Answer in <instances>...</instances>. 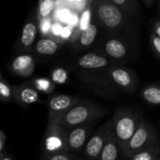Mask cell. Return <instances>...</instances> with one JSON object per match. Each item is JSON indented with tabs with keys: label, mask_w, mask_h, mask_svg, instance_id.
Instances as JSON below:
<instances>
[{
	"label": "cell",
	"mask_w": 160,
	"mask_h": 160,
	"mask_svg": "<svg viewBox=\"0 0 160 160\" xmlns=\"http://www.w3.org/2000/svg\"><path fill=\"white\" fill-rule=\"evenodd\" d=\"M143 115L128 109H118L112 116L113 130L121 147V154L138 129Z\"/></svg>",
	"instance_id": "obj_2"
},
{
	"label": "cell",
	"mask_w": 160,
	"mask_h": 160,
	"mask_svg": "<svg viewBox=\"0 0 160 160\" xmlns=\"http://www.w3.org/2000/svg\"><path fill=\"white\" fill-rule=\"evenodd\" d=\"M31 84L39 92L44 94H52L55 89V83L48 78L39 77L32 80Z\"/></svg>",
	"instance_id": "obj_21"
},
{
	"label": "cell",
	"mask_w": 160,
	"mask_h": 160,
	"mask_svg": "<svg viewBox=\"0 0 160 160\" xmlns=\"http://www.w3.org/2000/svg\"><path fill=\"white\" fill-rule=\"evenodd\" d=\"M74 1H75L77 4H82V3H83L85 6H87V5H88L89 3H91L93 0H74Z\"/></svg>",
	"instance_id": "obj_33"
},
{
	"label": "cell",
	"mask_w": 160,
	"mask_h": 160,
	"mask_svg": "<svg viewBox=\"0 0 160 160\" xmlns=\"http://www.w3.org/2000/svg\"><path fill=\"white\" fill-rule=\"evenodd\" d=\"M52 25V22L51 17L39 20V30H40L41 35L49 36V34L51 32Z\"/></svg>",
	"instance_id": "obj_27"
},
{
	"label": "cell",
	"mask_w": 160,
	"mask_h": 160,
	"mask_svg": "<svg viewBox=\"0 0 160 160\" xmlns=\"http://www.w3.org/2000/svg\"><path fill=\"white\" fill-rule=\"evenodd\" d=\"M121 155V147L118 142V139L114 133V130L111 131L108 139L104 144V147L101 151L98 159L101 160H116Z\"/></svg>",
	"instance_id": "obj_13"
},
{
	"label": "cell",
	"mask_w": 160,
	"mask_h": 160,
	"mask_svg": "<svg viewBox=\"0 0 160 160\" xmlns=\"http://www.w3.org/2000/svg\"><path fill=\"white\" fill-rule=\"evenodd\" d=\"M60 48L59 41L52 38H42L36 44V51L41 55H52Z\"/></svg>",
	"instance_id": "obj_16"
},
{
	"label": "cell",
	"mask_w": 160,
	"mask_h": 160,
	"mask_svg": "<svg viewBox=\"0 0 160 160\" xmlns=\"http://www.w3.org/2000/svg\"><path fill=\"white\" fill-rule=\"evenodd\" d=\"M69 129L54 123H48L43 142V152L45 158L57 153L69 151L68 145Z\"/></svg>",
	"instance_id": "obj_4"
},
{
	"label": "cell",
	"mask_w": 160,
	"mask_h": 160,
	"mask_svg": "<svg viewBox=\"0 0 160 160\" xmlns=\"http://www.w3.org/2000/svg\"><path fill=\"white\" fill-rule=\"evenodd\" d=\"M93 12L100 23L109 29L119 28L124 21L123 10L111 0H93Z\"/></svg>",
	"instance_id": "obj_5"
},
{
	"label": "cell",
	"mask_w": 160,
	"mask_h": 160,
	"mask_svg": "<svg viewBox=\"0 0 160 160\" xmlns=\"http://www.w3.org/2000/svg\"><path fill=\"white\" fill-rule=\"evenodd\" d=\"M131 160H160V144L148 146L133 154Z\"/></svg>",
	"instance_id": "obj_19"
},
{
	"label": "cell",
	"mask_w": 160,
	"mask_h": 160,
	"mask_svg": "<svg viewBox=\"0 0 160 160\" xmlns=\"http://www.w3.org/2000/svg\"><path fill=\"white\" fill-rule=\"evenodd\" d=\"M104 51L112 59H121L124 58L127 54V47L124 42L117 38L109 39L105 46Z\"/></svg>",
	"instance_id": "obj_15"
},
{
	"label": "cell",
	"mask_w": 160,
	"mask_h": 160,
	"mask_svg": "<svg viewBox=\"0 0 160 160\" xmlns=\"http://www.w3.org/2000/svg\"><path fill=\"white\" fill-rule=\"evenodd\" d=\"M51 80L55 84H65L68 82V72L63 68H55L51 72Z\"/></svg>",
	"instance_id": "obj_23"
},
{
	"label": "cell",
	"mask_w": 160,
	"mask_h": 160,
	"mask_svg": "<svg viewBox=\"0 0 160 160\" xmlns=\"http://www.w3.org/2000/svg\"><path fill=\"white\" fill-rule=\"evenodd\" d=\"M154 33L160 37V21H158L154 24Z\"/></svg>",
	"instance_id": "obj_32"
},
{
	"label": "cell",
	"mask_w": 160,
	"mask_h": 160,
	"mask_svg": "<svg viewBox=\"0 0 160 160\" xmlns=\"http://www.w3.org/2000/svg\"><path fill=\"white\" fill-rule=\"evenodd\" d=\"M117 5L123 11L128 14H136L138 11V4L136 0H111Z\"/></svg>",
	"instance_id": "obj_24"
},
{
	"label": "cell",
	"mask_w": 160,
	"mask_h": 160,
	"mask_svg": "<svg viewBox=\"0 0 160 160\" xmlns=\"http://www.w3.org/2000/svg\"><path fill=\"white\" fill-rule=\"evenodd\" d=\"M64 26L60 23V22H52V28H51V32L49 34V36H52L53 39L60 41L61 39V35H62V31H63Z\"/></svg>",
	"instance_id": "obj_26"
},
{
	"label": "cell",
	"mask_w": 160,
	"mask_h": 160,
	"mask_svg": "<svg viewBox=\"0 0 160 160\" xmlns=\"http://www.w3.org/2000/svg\"><path fill=\"white\" fill-rule=\"evenodd\" d=\"M109 113L110 110L107 107L83 100L69 110L59 121L58 125L70 129L85 123L98 121L100 118L107 116Z\"/></svg>",
	"instance_id": "obj_1"
},
{
	"label": "cell",
	"mask_w": 160,
	"mask_h": 160,
	"mask_svg": "<svg viewBox=\"0 0 160 160\" xmlns=\"http://www.w3.org/2000/svg\"><path fill=\"white\" fill-rule=\"evenodd\" d=\"M96 123L97 121H92L69 129L68 145L69 151L72 154H78L83 150L89 140L90 135L93 132Z\"/></svg>",
	"instance_id": "obj_8"
},
{
	"label": "cell",
	"mask_w": 160,
	"mask_h": 160,
	"mask_svg": "<svg viewBox=\"0 0 160 160\" xmlns=\"http://www.w3.org/2000/svg\"><path fill=\"white\" fill-rule=\"evenodd\" d=\"M58 18L60 21L62 22H69L72 18V15L69 11V9H67V8H63L59 11V14H58Z\"/></svg>",
	"instance_id": "obj_30"
},
{
	"label": "cell",
	"mask_w": 160,
	"mask_h": 160,
	"mask_svg": "<svg viewBox=\"0 0 160 160\" xmlns=\"http://www.w3.org/2000/svg\"><path fill=\"white\" fill-rule=\"evenodd\" d=\"M78 66L84 69H99L110 65V61L98 53L88 52L81 56L77 62Z\"/></svg>",
	"instance_id": "obj_12"
},
{
	"label": "cell",
	"mask_w": 160,
	"mask_h": 160,
	"mask_svg": "<svg viewBox=\"0 0 160 160\" xmlns=\"http://www.w3.org/2000/svg\"><path fill=\"white\" fill-rule=\"evenodd\" d=\"M82 100L78 97L69 95H55L49 100L48 123L58 124L63 116Z\"/></svg>",
	"instance_id": "obj_7"
},
{
	"label": "cell",
	"mask_w": 160,
	"mask_h": 160,
	"mask_svg": "<svg viewBox=\"0 0 160 160\" xmlns=\"http://www.w3.org/2000/svg\"><path fill=\"white\" fill-rule=\"evenodd\" d=\"M35 66V60L30 54H21L11 62L10 69L18 76L29 77L33 74Z\"/></svg>",
	"instance_id": "obj_11"
},
{
	"label": "cell",
	"mask_w": 160,
	"mask_h": 160,
	"mask_svg": "<svg viewBox=\"0 0 160 160\" xmlns=\"http://www.w3.org/2000/svg\"><path fill=\"white\" fill-rule=\"evenodd\" d=\"M142 3L145 5V6H147V7H151L152 5H153V3H154V1L155 0H142Z\"/></svg>",
	"instance_id": "obj_34"
},
{
	"label": "cell",
	"mask_w": 160,
	"mask_h": 160,
	"mask_svg": "<svg viewBox=\"0 0 160 160\" xmlns=\"http://www.w3.org/2000/svg\"><path fill=\"white\" fill-rule=\"evenodd\" d=\"M155 144H160L158 132L153 124L143 116L138 129L131 137L121 155L125 158H129L136 152Z\"/></svg>",
	"instance_id": "obj_3"
},
{
	"label": "cell",
	"mask_w": 160,
	"mask_h": 160,
	"mask_svg": "<svg viewBox=\"0 0 160 160\" xmlns=\"http://www.w3.org/2000/svg\"><path fill=\"white\" fill-rule=\"evenodd\" d=\"M13 88V100L20 106L26 108L39 101V91L32 84H22L14 86Z\"/></svg>",
	"instance_id": "obj_10"
},
{
	"label": "cell",
	"mask_w": 160,
	"mask_h": 160,
	"mask_svg": "<svg viewBox=\"0 0 160 160\" xmlns=\"http://www.w3.org/2000/svg\"><path fill=\"white\" fill-rule=\"evenodd\" d=\"M150 41H151V44H152L154 51L160 57V37H158V35H156L154 33L150 37Z\"/></svg>",
	"instance_id": "obj_29"
},
{
	"label": "cell",
	"mask_w": 160,
	"mask_h": 160,
	"mask_svg": "<svg viewBox=\"0 0 160 160\" xmlns=\"http://www.w3.org/2000/svg\"><path fill=\"white\" fill-rule=\"evenodd\" d=\"M141 98L150 105H160V85L149 84L145 86L141 92Z\"/></svg>",
	"instance_id": "obj_17"
},
{
	"label": "cell",
	"mask_w": 160,
	"mask_h": 160,
	"mask_svg": "<svg viewBox=\"0 0 160 160\" xmlns=\"http://www.w3.org/2000/svg\"><path fill=\"white\" fill-rule=\"evenodd\" d=\"M92 14H93V7H92V2H91L83 8V11L81 14V17L78 21V24L74 28L73 33L68 40L70 44L76 43L79 39V38L81 37V35L90 25L91 20H92Z\"/></svg>",
	"instance_id": "obj_14"
},
{
	"label": "cell",
	"mask_w": 160,
	"mask_h": 160,
	"mask_svg": "<svg viewBox=\"0 0 160 160\" xmlns=\"http://www.w3.org/2000/svg\"><path fill=\"white\" fill-rule=\"evenodd\" d=\"M98 36V26L95 23H90L87 29L81 35L78 41L76 42L80 48H86L93 44ZM75 43V44H76Z\"/></svg>",
	"instance_id": "obj_20"
},
{
	"label": "cell",
	"mask_w": 160,
	"mask_h": 160,
	"mask_svg": "<svg viewBox=\"0 0 160 160\" xmlns=\"http://www.w3.org/2000/svg\"><path fill=\"white\" fill-rule=\"evenodd\" d=\"M54 5H55V0H39L38 9V20L51 17L54 9Z\"/></svg>",
	"instance_id": "obj_22"
},
{
	"label": "cell",
	"mask_w": 160,
	"mask_h": 160,
	"mask_svg": "<svg viewBox=\"0 0 160 160\" xmlns=\"http://www.w3.org/2000/svg\"><path fill=\"white\" fill-rule=\"evenodd\" d=\"M113 128V120L112 118L106 123L102 124L95 133L89 138L86 145L84 146L82 153L84 158L88 159H98L101 154V151L104 147V144L110 135L111 131Z\"/></svg>",
	"instance_id": "obj_6"
},
{
	"label": "cell",
	"mask_w": 160,
	"mask_h": 160,
	"mask_svg": "<svg viewBox=\"0 0 160 160\" xmlns=\"http://www.w3.org/2000/svg\"><path fill=\"white\" fill-rule=\"evenodd\" d=\"M78 158L75 156V154H72L71 152H66V153H57L52 156H49L45 159L48 160H74Z\"/></svg>",
	"instance_id": "obj_28"
},
{
	"label": "cell",
	"mask_w": 160,
	"mask_h": 160,
	"mask_svg": "<svg viewBox=\"0 0 160 160\" xmlns=\"http://www.w3.org/2000/svg\"><path fill=\"white\" fill-rule=\"evenodd\" d=\"M0 98L4 103H8L13 100V88L10 87L3 77H1L0 82Z\"/></svg>",
	"instance_id": "obj_25"
},
{
	"label": "cell",
	"mask_w": 160,
	"mask_h": 160,
	"mask_svg": "<svg viewBox=\"0 0 160 160\" xmlns=\"http://www.w3.org/2000/svg\"><path fill=\"white\" fill-rule=\"evenodd\" d=\"M7 142V136L3 130H0V153H5V145Z\"/></svg>",
	"instance_id": "obj_31"
},
{
	"label": "cell",
	"mask_w": 160,
	"mask_h": 160,
	"mask_svg": "<svg viewBox=\"0 0 160 160\" xmlns=\"http://www.w3.org/2000/svg\"><path fill=\"white\" fill-rule=\"evenodd\" d=\"M109 78L120 88L128 92H134L137 89L138 80L135 77V74L123 68H110L108 69Z\"/></svg>",
	"instance_id": "obj_9"
},
{
	"label": "cell",
	"mask_w": 160,
	"mask_h": 160,
	"mask_svg": "<svg viewBox=\"0 0 160 160\" xmlns=\"http://www.w3.org/2000/svg\"><path fill=\"white\" fill-rule=\"evenodd\" d=\"M37 35H38L37 24L32 21L26 22L22 31V36L20 39L21 44L26 48L31 47L37 38Z\"/></svg>",
	"instance_id": "obj_18"
}]
</instances>
